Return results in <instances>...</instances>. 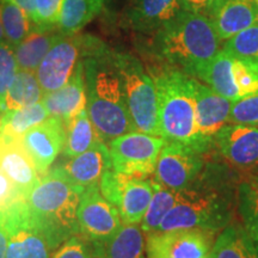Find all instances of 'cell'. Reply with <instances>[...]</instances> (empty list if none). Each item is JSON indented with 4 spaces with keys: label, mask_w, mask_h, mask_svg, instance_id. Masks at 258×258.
<instances>
[{
    "label": "cell",
    "mask_w": 258,
    "mask_h": 258,
    "mask_svg": "<svg viewBox=\"0 0 258 258\" xmlns=\"http://www.w3.org/2000/svg\"><path fill=\"white\" fill-rule=\"evenodd\" d=\"M211 258H258V251L245 226L231 222L215 238Z\"/></svg>",
    "instance_id": "cb8c5ba5"
},
{
    "label": "cell",
    "mask_w": 258,
    "mask_h": 258,
    "mask_svg": "<svg viewBox=\"0 0 258 258\" xmlns=\"http://www.w3.org/2000/svg\"><path fill=\"white\" fill-rule=\"evenodd\" d=\"M11 3H14L21 8L25 12V15L30 18V21L34 23L35 27V21H36V6H35V0H10Z\"/></svg>",
    "instance_id": "60d3db41"
},
{
    "label": "cell",
    "mask_w": 258,
    "mask_h": 258,
    "mask_svg": "<svg viewBox=\"0 0 258 258\" xmlns=\"http://www.w3.org/2000/svg\"><path fill=\"white\" fill-rule=\"evenodd\" d=\"M5 226L6 258H50L56 250L47 234L29 217L27 202L6 218Z\"/></svg>",
    "instance_id": "4fadbf2b"
},
{
    "label": "cell",
    "mask_w": 258,
    "mask_h": 258,
    "mask_svg": "<svg viewBox=\"0 0 258 258\" xmlns=\"http://www.w3.org/2000/svg\"><path fill=\"white\" fill-rule=\"evenodd\" d=\"M222 50L234 59L252 60L258 62V23L228 38Z\"/></svg>",
    "instance_id": "d6a6232c"
},
{
    "label": "cell",
    "mask_w": 258,
    "mask_h": 258,
    "mask_svg": "<svg viewBox=\"0 0 258 258\" xmlns=\"http://www.w3.org/2000/svg\"><path fill=\"white\" fill-rule=\"evenodd\" d=\"M192 93L195 102V121L198 137L207 154L213 152V140L220 129L230 122L233 102L225 98L192 78Z\"/></svg>",
    "instance_id": "5bb4252c"
},
{
    "label": "cell",
    "mask_w": 258,
    "mask_h": 258,
    "mask_svg": "<svg viewBox=\"0 0 258 258\" xmlns=\"http://www.w3.org/2000/svg\"><path fill=\"white\" fill-rule=\"evenodd\" d=\"M177 196H178V191L165 188V186L153 182L152 199H151L147 211L140 224L141 230L144 231L145 234L159 230L161 221L175 206Z\"/></svg>",
    "instance_id": "f546056e"
},
{
    "label": "cell",
    "mask_w": 258,
    "mask_h": 258,
    "mask_svg": "<svg viewBox=\"0 0 258 258\" xmlns=\"http://www.w3.org/2000/svg\"><path fill=\"white\" fill-rule=\"evenodd\" d=\"M180 3H182V8L184 11L207 16L212 0H180Z\"/></svg>",
    "instance_id": "ab89813d"
},
{
    "label": "cell",
    "mask_w": 258,
    "mask_h": 258,
    "mask_svg": "<svg viewBox=\"0 0 258 258\" xmlns=\"http://www.w3.org/2000/svg\"><path fill=\"white\" fill-rule=\"evenodd\" d=\"M153 195V180L124 175L114 206L123 224H140Z\"/></svg>",
    "instance_id": "44dd1931"
},
{
    "label": "cell",
    "mask_w": 258,
    "mask_h": 258,
    "mask_svg": "<svg viewBox=\"0 0 258 258\" xmlns=\"http://www.w3.org/2000/svg\"><path fill=\"white\" fill-rule=\"evenodd\" d=\"M239 171L221 161H207L194 182L178 191L177 201L159 226V232L201 228L220 232L237 209Z\"/></svg>",
    "instance_id": "6da1fadb"
},
{
    "label": "cell",
    "mask_w": 258,
    "mask_h": 258,
    "mask_svg": "<svg viewBox=\"0 0 258 258\" xmlns=\"http://www.w3.org/2000/svg\"><path fill=\"white\" fill-rule=\"evenodd\" d=\"M0 170L25 196L29 195V192L37 185L41 179L30 156L19 143V140H2Z\"/></svg>",
    "instance_id": "ffe728a7"
},
{
    "label": "cell",
    "mask_w": 258,
    "mask_h": 258,
    "mask_svg": "<svg viewBox=\"0 0 258 258\" xmlns=\"http://www.w3.org/2000/svg\"><path fill=\"white\" fill-rule=\"evenodd\" d=\"M90 35H61L51 46L36 70V77L43 93L62 88L82 61Z\"/></svg>",
    "instance_id": "ba28073f"
},
{
    "label": "cell",
    "mask_w": 258,
    "mask_h": 258,
    "mask_svg": "<svg viewBox=\"0 0 258 258\" xmlns=\"http://www.w3.org/2000/svg\"><path fill=\"white\" fill-rule=\"evenodd\" d=\"M217 232L185 228L146 234L147 258H211Z\"/></svg>",
    "instance_id": "30bf717a"
},
{
    "label": "cell",
    "mask_w": 258,
    "mask_h": 258,
    "mask_svg": "<svg viewBox=\"0 0 258 258\" xmlns=\"http://www.w3.org/2000/svg\"><path fill=\"white\" fill-rule=\"evenodd\" d=\"M104 0H62L57 30L63 35L78 34L101 14Z\"/></svg>",
    "instance_id": "484cf974"
},
{
    "label": "cell",
    "mask_w": 258,
    "mask_h": 258,
    "mask_svg": "<svg viewBox=\"0 0 258 258\" xmlns=\"http://www.w3.org/2000/svg\"><path fill=\"white\" fill-rule=\"evenodd\" d=\"M61 4L62 0H35V6H36L35 27L55 28L59 19Z\"/></svg>",
    "instance_id": "f35d334b"
},
{
    "label": "cell",
    "mask_w": 258,
    "mask_h": 258,
    "mask_svg": "<svg viewBox=\"0 0 258 258\" xmlns=\"http://www.w3.org/2000/svg\"><path fill=\"white\" fill-rule=\"evenodd\" d=\"M61 32L57 28L34 27L29 35L15 48V56L18 70L36 72L41 61L47 55Z\"/></svg>",
    "instance_id": "603a6c76"
},
{
    "label": "cell",
    "mask_w": 258,
    "mask_h": 258,
    "mask_svg": "<svg viewBox=\"0 0 258 258\" xmlns=\"http://www.w3.org/2000/svg\"><path fill=\"white\" fill-rule=\"evenodd\" d=\"M83 191L54 169L42 176L27 196L29 217L55 249L79 233L78 207Z\"/></svg>",
    "instance_id": "5b68a950"
},
{
    "label": "cell",
    "mask_w": 258,
    "mask_h": 258,
    "mask_svg": "<svg viewBox=\"0 0 258 258\" xmlns=\"http://www.w3.org/2000/svg\"><path fill=\"white\" fill-rule=\"evenodd\" d=\"M237 211L246 230L258 227V171L240 179Z\"/></svg>",
    "instance_id": "1f68e13d"
},
{
    "label": "cell",
    "mask_w": 258,
    "mask_h": 258,
    "mask_svg": "<svg viewBox=\"0 0 258 258\" xmlns=\"http://www.w3.org/2000/svg\"><path fill=\"white\" fill-rule=\"evenodd\" d=\"M43 95V90L38 83L36 73L31 71L18 70L6 95L5 111L17 110L36 104L42 101Z\"/></svg>",
    "instance_id": "f1b7e54d"
},
{
    "label": "cell",
    "mask_w": 258,
    "mask_h": 258,
    "mask_svg": "<svg viewBox=\"0 0 258 258\" xmlns=\"http://www.w3.org/2000/svg\"><path fill=\"white\" fill-rule=\"evenodd\" d=\"M17 71L18 66L15 56V48L5 41L0 42V115L5 112L6 95Z\"/></svg>",
    "instance_id": "e575fe53"
},
{
    "label": "cell",
    "mask_w": 258,
    "mask_h": 258,
    "mask_svg": "<svg viewBox=\"0 0 258 258\" xmlns=\"http://www.w3.org/2000/svg\"><path fill=\"white\" fill-rule=\"evenodd\" d=\"M96 258H147L144 231L139 224H122L103 244H92Z\"/></svg>",
    "instance_id": "7402d4cb"
},
{
    "label": "cell",
    "mask_w": 258,
    "mask_h": 258,
    "mask_svg": "<svg viewBox=\"0 0 258 258\" xmlns=\"http://www.w3.org/2000/svg\"><path fill=\"white\" fill-rule=\"evenodd\" d=\"M49 117V112L38 102L17 110L5 111L0 115V138L2 140H19L32 127Z\"/></svg>",
    "instance_id": "d4e9b609"
},
{
    "label": "cell",
    "mask_w": 258,
    "mask_h": 258,
    "mask_svg": "<svg viewBox=\"0 0 258 258\" xmlns=\"http://www.w3.org/2000/svg\"><path fill=\"white\" fill-rule=\"evenodd\" d=\"M0 144H2V138H0Z\"/></svg>",
    "instance_id": "f6af8a7d"
},
{
    "label": "cell",
    "mask_w": 258,
    "mask_h": 258,
    "mask_svg": "<svg viewBox=\"0 0 258 258\" xmlns=\"http://www.w3.org/2000/svg\"><path fill=\"white\" fill-rule=\"evenodd\" d=\"M232 63L233 57L225 50H220L202 71L199 79L203 80L219 95L235 102L239 99V95L232 72Z\"/></svg>",
    "instance_id": "4316f807"
},
{
    "label": "cell",
    "mask_w": 258,
    "mask_h": 258,
    "mask_svg": "<svg viewBox=\"0 0 258 258\" xmlns=\"http://www.w3.org/2000/svg\"><path fill=\"white\" fill-rule=\"evenodd\" d=\"M125 103L135 131L160 137L156 85L143 62L127 51L114 50Z\"/></svg>",
    "instance_id": "8992f818"
},
{
    "label": "cell",
    "mask_w": 258,
    "mask_h": 258,
    "mask_svg": "<svg viewBox=\"0 0 258 258\" xmlns=\"http://www.w3.org/2000/svg\"><path fill=\"white\" fill-rule=\"evenodd\" d=\"M220 51L212 21L203 14L183 10L175 19L154 34V59L198 78Z\"/></svg>",
    "instance_id": "3957f363"
},
{
    "label": "cell",
    "mask_w": 258,
    "mask_h": 258,
    "mask_svg": "<svg viewBox=\"0 0 258 258\" xmlns=\"http://www.w3.org/2000/svg\"><path fill=\"white\" fill-rule=\"evenodd\" d=\"M228 123L258 128V95L243 97L233 102Z\"/></svg>",
    "instance_id": "8d00e7d4"
},
{
    "label": "cell",
    "mask_w": 258,
    "mask_h": 258,
    "mask_svg": "<svg viewBox=\"0 0 258 258\" xmlns=\"http://www.w3.org/2000/svg\"><path fill=\"white\" fill-rule=\"evenodd\" d=\"M64 127H66V140H64L62 154L69 159L86 152L96 143L102 140L92 121L90 120L86 109L67 122Z\"/></svg>",
    "instance_id": "83f0119b"
},
{
    "label": "cell",
    "mask_w": 258,
    "mask_h": 258,
    "mask_svg": "<svg viewBox=\"0 0 258 258\" xmlns=\"http://www.w3.org/2000/svg\"><path fill=\"white\" fill-rule=\"evenodd\" d=\"M218 37L228 40L244 29L258 23L256 0H226L208 14Z\"/></svg>",
    "instance_id": "d6986e66"
},
{
    "label": "cell",
    "mask_w": 258,
    "mask_h": 258,
    "mask_svg": "<svg viewBox=\"0 0 258 258\" xmlns=\"http://www.w3.org/2000/svg\"><path fill=\"white\" fill-rule=\"evenodd\" d=\"M50 258H96L95 247L91 241L78 233L64 240Z\"/></svg>",
    "instance_id": "74e56055"
},
{
    "label": "cell",
    "mask_w": 258,
    "mask_h": 258,
    "mask_svg": "<svg viewBox=\"0 0 258 258\" xmlns=\"http://www.w3.org/2000/svg\"><path fill=\"white\" fill-rule=\"evenodd\" d=\"M156 61L147 71L156 85L160 137L166 141L188 145L208 156L198 137L192 77Z\"/></svg>",
    "instance_id": "277c9868"
},
{
    "label": "cell",
    "mask_w": 258,
    "mask_h": 258,
    "mask_svg": "<svg viewBox=\"0 0 258 258\" xmlns=\"http://www.w3.org/2000/svg\"><path fill=\"white\" fill-rule=\"evenodd\" d=\"M213 151L239 172L258 171V128L227 123L213 140Z\"/></svg>",
    "instance_id": "7c38bea8"
},
{
    "label": "cell",
    "mask_w": 258,
    "mask_h": 258,
    "mask_svg": "<svg viewBox=\"0 0 258 258\" xmlns=\"http://www.w3.org/2000/svg\"><path fill=\"white\" fill-rule=\"evenodd\" d=\"M111 167L109 147L103 140L96 143L90 150L72 158L55 170L72 184L85 190L99 185L102 177Z\"/></svg>",
    "instance_id": "2e32d148"
},
{
    "label": "cell",
    "mask_w": 258,
    "mask_h": 258,
    "mask_svg": "<svg viewBox=\"0 0 258 258\" xmlns=\"http://www.w3.org/2000/svg\"><path fill=\"white\" fill-rule=\"evenodd\" d=\"M27 196L0 170V220H6L19 207L25 205Z\"/></svg>",
    "instance_id": "d590c367"
},
{
    "label": "cell",
    "mask_w": 258,
    "mask_h": 258,
    "mask_svg": "<svg viewBox=\"0 0 258 258\" xmlns=\"http://www.w3.org/2000/svg\"><path fill=\"white\" fill-rule=\"evenodd\" d=\"M249 232L251 239H252V243L254 245V247H256V250L258 251V227L256 228H251V230H246Z\"/></svg>",
    "instance_id": "7bdbcfd3"
},
{
    "label": "cell",
    "mask_w": 258,
    "mask_h": 258,
    "mask_svg": "<svg viewBox=\"0 0 258 258\" xmlns=\"http://www.w3.org/2000/svg\"><path fill=\"white\" fill-rule=\"evenodd\" d=\"M5 41L4 38V30H3V23H2V0H0V42Z\"/></svg>",
    "instance_id": "ee69618b"
},
{
    "label": "cell",
    "mask_w": 258,
    "mask_h": 258,
    "mask_svg": "<svg viewBox=\"0 0 258 258\" xmlns=\"http://www.w3.org/2000/svg\"><path fill=\"white\" fill-rule=\"evenodd\" d=\"M207 161L206 154L188 145L166 141L158 157L153 182L180 191L198 178Z\"/></svg>",
    "instance_id": "9c48e42d"
},
{
    "label": "cell",
    "mask_w": 258,
    "mask_h": 258,
    "mask_svg": "<svg viewBox=\"0 0 258 258\" xmlns=\"http://www.w3.org/2000/svg\"><path fill=\"white\" fill-rule=\"evenodd\" d=\"M2 23L6 43L16 48L28 36L34 23L25 12L10 0H2Z\"/></svg>",
    "instance_id": "4dcf8cb0"
},
{
    "label": "cell",
    "mask_w": 258,
    "mask_h": 258,
    "mask_svg": "<svg viewBox=\"0 0 258 258\" xmlns=\"http://www.w3.org/2000/svg\"><path fill=\"white\" fill-rule=\"evenodd\" d=\"M42 103L49 112V116L60 118L66 124L80 111L86 109V89L84 76L83 59L76 71L62 88L44 93Z\"/></svg>",
    "instance_id": "ac0fdd59"
},
{
    "label": "cell",
    "mask_w": 258,
    "mask_h": 258,
    "mask_svg": "<svg viewBox=\"0 0 258 258\" xmlns=\"http://www.w3.org/2000/svg\"><path fill=\"white\" fill-rule=\"evenodd\" d=\"M256 3H257V4H258V0H256Z\"/></svg>",
    "instance_id": "bcb514c9"
},
{
    "label": "cell",
    "mask_w": 258,
    "mask_h": 258,
    "mask_svg": "<svg viewBox=\"0 0 258 258\" xmlns=\"http://www.w3.org/2000/svg\"><path fill=\"white\" fill-rule=\"evenodd\" d=\"M122 224L118 209L102 195L99 185L84 190L78 207L79 234L92 244H103Z\"/></svg>",
    "instance_id": "8fae6325"
},
{
    "label": "cell",
    "mask_w": 258,
    "mask_h": 258,
    "mask_svg": "<svg viewBox=\"0 0 258 258\" xmlns=\"http://www.w3.org/2000/svg\"><path fill=\"white\" fill-rule=\"evenodd\" d=\"M66 140V127L62 120L49 116L47 120L32 127L19 143L30 156L41 177L48 172L51 164L63 150Z\"/></svg>",
    "instance_id": "9a60e30c"
},
{
    "label": "cell",
    "mask_w": 258,
    "mask_h": 258,
    "mask_svg": "<svg viewBox=\"0 0 258 258\" xmlns=\"http://www.w3.org/2000/svg\"><path fill=\"white\" fill-rule=\"evenodd\" d=\"M165 144L161 137L138 131L121 135L108 144L112 170L135 178H150Z\"/></svg>",
    "instance_id": "52a82bcc"
},
{
    "label": "cell",
    "mask_w": 258,
    "mask_h": 258,
    "mask_svg": "<svg viewBox=\"0 0 258 258\" xmlns=\"http://www.w3.org/2000/svg\"><path fill=\"white\" fill-rule=\"evenodd\" d=\"M86 110L99 138L111 140L135 131L125 103L123 88L114 60V50L90 36L83 56Z\"/></svg>",
    "instance_id": "7a4b0ae2"
},
{
    "label": "cell",
    "mask_w": 258,
    "mask_h": 258,
    "mask_svg": "<svg viewBox=\"0 0 258 258\" xmlns=\"http://www.w3.org/2000/svg\"><path fill=\"white\" fill-rule=\"evenodd\" d=\"M182 11L180 0H132L125 11V23L134 31L156 34Z\"/></svg>",
    "instance_id": "e0dca14e"
},
{
    "label": "cell",
    "mask_w": 258,
    "mask_h": 258,
    "mask_svg": "<svg viewBox=\"0 0 258 258\" xmlns=\"http://www.w3.org/2000/svg\"><path fill=\"white\" fill-rule=\"evenodd\" d=\"M232 72L239 98L258 95V62L252 60L234 59Z\"/></svg>",
    "instance_id": "836d02e7"
},
{
    "label": "cell",
    "mask_w": 258,
    "mask_h": 258,
    "mask_svg": "<svg viewBox=\"0 0 258 258\" xmlns=\"http://www.w3.org/2000/svg\"><path fill=\"white\" fill-rule=\"evenodd\" d=\"M6 247H8V231H6L5 220H0V258H6Z\"/></svg>",
    "instance_id": "b9f144b4"
}]
</instances>
